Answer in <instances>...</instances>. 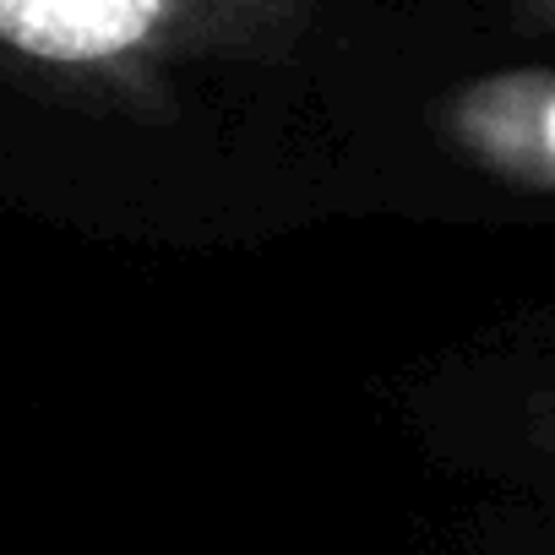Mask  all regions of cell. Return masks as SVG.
Returning a JSON list of instances; mask_svg holds the SVG:
<instances>
[{"instance_id": "6da1fadb", "label": "cell", "mask_w": 555, "mask_h": 555, "mask_svg": "<svg viewBox=\"0 0 555 555\" xmlns=\"http://www.w3.org/2000/svg\"><path fill=\"white\" fill-rule=\"evenodd\" d=\"M322 0H0V72L88 109L164 115L185 72L267 66Z\"/></svg>"}, {"instance_id": "3957f363", "label": "cell", "mask_w": 555, "mask_h": 555, "mask_svg": "<svg viewBox=\"0 0 555 555\" xmlns=\"http://www.w3.org/2000/svg\"><path fill=\"white\" fill-rule=\"evenodd\" d=\"M517 23L539 28V34H555V0H512Z\"/></svg>"}, {"instance_id": "7a4b0ae2", "label": "cell", "mask_w": 555, "mask_h": 555, "mask_svg": "<svg viewBox=\"0 0 555 555\" xmlns=\"http://www.w3.org/2000/svg\"><path fill=\"white\" fill-rule=\"evenodd\" d=\"M436 126L479 169L555 185V72H495L441 99Z\"/></svg>"}]
</instances>
